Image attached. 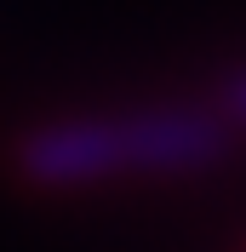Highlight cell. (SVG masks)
<instances>
[{"label": "cell", "mask_w": 246, "mask_h": 252, "mask_svg": "<svg viewBox=\"0 0 246 252\" xmlns=\"http://www.w3.org/2000/svg\"><path fill=\"white\" fill-rule=\"evenodd\" d=\"M235 155V132L212 103H154L132 115L40 121L12 143V172L29 189H92L115 178H195Z\"/></svg>", "instance_id": "obj_1"}, {"label": "cell", "mask_w": 246, "mask_h": 252, "mask_svg": "<svg viewBox=\"0 0 246 252\" xmlns=\"http://www.w3.org/2000/svg\"><path fill=\"white\" fill-rule=\"evenodd\" d=\"M212 115L229 126L235 138H246V63L223 75V86L212 92Z\"/></svg>", "instance_id": "obj_2"}]
</instances>
